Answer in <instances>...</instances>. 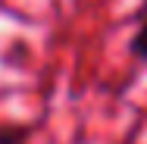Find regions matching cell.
Here are the masks:
<instances>
[{
    "label": "cell",
    "mask_w": 147,
    "mask_h": 144,
    "mask_svg": "<svg viewBox=\"0 0 147 144\" xmlns=\"http://www.w3.org/2000/svg\"><path fill=\"white\" fill-rule=\"evenodd\" d=\"M31 125L25 122H0V144H28Z\"/></svg>",
    "instance_id": "2"
},
{
    "label": "cell",
    "mask_w": 147,
    "mask_h": 144,
    "mask_svg": "<svg viewBox=\"0 0 147 144\" xmlns=\"http://www.w3.org/2000/svg\"><path fill=\"white\" fill-rule=\"evenodd\" d=\"M128 50H131L135 59L147 63V3H144V9L138 13V28L131 34V41H128Z\"/></svg>",
    "instance_id": "1"
}]
</instances>
